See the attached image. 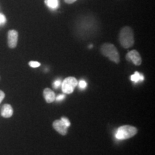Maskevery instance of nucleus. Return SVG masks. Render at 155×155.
<instances>
[{
  "instance_id": "14",
  "label": "nucleus",
  "mask_w": 155,
  "mask_h": 155,
  "mask_svg": "<svg viewBox=\"0 0 155 155\" xmlns=\"http://www.w3.org/2000/svg\"><path fill=\"white\" fill-rule=\"evenodd\" d=\"M61 121L63 122L64 124H65V125L67 126L68 127H69L70 126H71V122H70V121H69V119H68V118H66V117H64V116H63V117L61 118Z\"/></svg>"
},
{
  "instance_id": "4",
  "label": "nucleus",
  "mask_w": 155,
  "mask_h": 155,
  "mask_svg": "<svg viewBox=\"0 0 155 155\" xmlns=\"http://www.w3.org/2000/svg\"><path fill=\"white\" fill-rule=\"evenodd\" d=\"M78 85V81L75 77L69 76L64 79L62 82V91L64 94H71L74 91L75 87Z\"/></svg>"
},
{
  "instance_id": "8",
  "label": "nucleus",
  "mask_w": 155,
  "mask_h": 155,
  "mask_svg": "<svg viewBox=\"0 0 155 155\" xmlns=\"http://www.w3.org/2000/svg\"><path fill=\"white\" fill-rule=\"evenodd\" d=\"M43 96L45 101L48 104H51L55 100V94L50 88H46L43 91Z\"/></svg>"
},
{
  "instance_id": "7",
  "label": "nucleus",
  "mask_w": 155,
  "mask_h": 155,
  "mask_svg": "<svg viewBox=\"0 0 155 155\" xmlns=\"http://www.w3.org/2000/svg\"><path fill=\"white\" fill-rule=\"evenodd\" d=\"M53 127L56 131H58L60 134L65 136L68 133V127L61 119L55 120L53 123Z\"/></svg>"
},
{
  "instance_id": "2",
  "label": "nucleus",
  "mask_w": 155,
  "mask_h": 155,
  "mask_svg": "<svg viewBox=\"0 0 155 155\" xmlns=\"http://www.w3.org/2000/svg\"><path fill=\"white\" fill-rule=\"evenodd\" d=\"M137 129L130 125H124L119 127L115 133V137L118 140H125L134 137L137 134Z\"/></svg>"
},
{
  "instance_id": "12",
  "label": "nucleus",
  "mask_w": 155,
  "mask_h": 155,
  "mask_svg": "<svg viewBox=\"0 0 155 155\" xmlns=\"http://www.w3.org/2000/svg\"><path fill=\"white\" fill-rule=\"evenodd\" d=\"M78 86L81 89H85L87 87V83L85 81L81 80L78 82Z\"/></svg>"
},
{
  "instance_id": "20",
  "label": "nucleus",
  "mask_w": 155,
  "mask_h": 155,
  "mask_svg": "<svg viewBox=\"0 0 155 155\" xmlns=\"http://www.w3.org/2000/svg\"><path fill=\"white\" fill-rule=\"evenodd\" d=\"M0 80H1V77H0Z\"/></svg>"
},
{
  "instance_id": "5",
  "label": "nucleus",
  "mask_w": 155,
  "mask_h": 155,
  "mask_svg": "<svg viewBox=\"0 0 155 155\" xmlns=\"http://www.w3.org/2000/svg\"><path fill=\"white\" fill-rule=\"evenodd\" d=\"M7 43L9 48H15L17 47V42H18V32L15 30H11L7 34Z\"/></svg>"
},
{
  "instance_id": "9",
  "label": "nucleus",
  "mask_w": 155,
  "mask_h": 155,
  "mask_svg": "<svg viewBox=\"0 0 155 155\" xmlns=\"http://www.w3.org/2000/svg\"><path fill=\"white\" fill-rule=\"evenodd\" d=\"M1 115L4 118H10L13 115V108L10 104H5L2 108Z\"/></svg>"
},
{
  "instance_id": "10",
  "label": "nucleus",
  "mask_w": 155,
  "mask_h": 155,
  "mask_svg": "<svg viewBox=\"0 0 155 155\" xmlns=\"http://www.w3.org/2000/svg\"><path fill=\"white\" fill-rule=\"evenodd\" d=\"M45 3L48 7L52 9H55L58 7V0H45Z\"/></svg>"
},
{
  "instance_id": "11",
  "label": "nucleus",
  "mask_w": 155,
  "mask_h": 155,
  "mask_svg": "<svg viewBox=\"0 0 155 155\" xmlns=\"http://www.w3.org/2000/svg\"><path fill=\"white\" fill-rule=\"evenodd\" d=\"M144 79V76L137 71H136L133 75H131V81H132L134 83H138L139 81H143Z\"/></svg>"
},
{
  "instance_id": "3",
  "label": "nucleus",
  "mask_w": 155,
  "mask_h": 155,
  "mask_svg": "<svg viewBox=\"0 0 155 155\" xmlns=\"http://www.w3.org/2000/svg\"><path fill=\"white\" fill-rule=\"evenodd\" d=\"M101 52L111 61H113L115 63H119L120 62L119 52L114 45L111 43H104L101 48Z\"/></svg>"
},
{
  "instance_id": "18",
  "label": "nucleus",
  "mask_w": 155,
  "mask_h": 155,
  "mask_svg": "<svg viewBox=\"0 0 155 155\" xmlns=\"http://www.w3.org/2000/svg\"><path fill=\"white\" fill-rule=\"evenodd\" d=\"M5 93H4L2 91L0 90V104H1L4 98H5Z\"/></svg>"
},
{
  "instance_id": "6",
  "label": "nucleus",
  "mask_w": 155,
  "mask_h": 155,
  "mask_svg": "<svg viewBox=\"0 0 155 155\" xmlns=\"http://www.w3.org/2000/svg\"><path fill=\"white\" fill-rule=\"evenodd\" d=\"M126 58H127L128 61L132 62L135 65H140L141 64V55H139V52L135 50L129 51V53L127 54Z\"/></svg>"
},
{
  "instance_id": "1",
  "label": "nucleus",
  "mask_w": 155,
  "mask_h": 155,
  "mask_svg": "<svg viewBox=\"0 0 155 155\" xmlns=\"http://www.w3.org/2000/svg\"><path fill=\"white\" fill-rule=\"evenodd\" d=\"M121 45L124 48L132 47L134 44V37L132 29L129 27H124L120 31L119 37Z\"/></svg>"
},
{
  "instance_id": "17",
  "label": "nucleus",
  "mask_w": 155,
  "mask_h": 155,
  "mask_svg": "<svg viewBox=\"0 0 155 155\" xmlns=\"http://www.w3.org/2000/svg\"><path fill=\"white\" fill-rule=\"evenodd\" d=\"M65 96L64 94H61V95H59L57 98H55L56 101H63L64 98H65Z\"/></svg>"
},
{
  "instance_id": "15",
  "label": "nucleus",
  "mask_w": 155,
  "mask_h": 155,
  "mask_svg": "<svg viewBox=\"0 0 155 155\" xmlns=\"http://www.w3.org/2000/svg\"><path fill=\"white\" fill-rule=\"evenodd\" d=\"M61 84H62V81H61V80H60V79H58V80H56L55 81H54V83H53V86H54V88H59V87L61 86Z\"/></svg>"
},
{
  "instance_id": "13",
  "label": "nucleus",
  "mask_w": 155,
  "mask_h": 155,
  "mask_svg": "<svg viewBox=\"0 0 155 155\" xmlns=\"http://www.w3.org/2000/svg\"><path fill=\"white\" fill-rule=\"evenodd\" d=\"M29 65L32 68H38L40 66V63L37 61H30L29 63Z\"/></svg>"
},
{
  "instance_id": "16",
  "label": "nucleus",
  "mask_w": 155,
  "mask_h": 155,
  "mask_svg": "<svg viewBox=\"0 0 155 155\" xmlns=\"http://www.w3.org/2000/svg\"><path fill=\"white\" fill-rule=\"evenodd\" d=\"M6 21H7V19H6L5 15L2 14V13H0V25H2L5 24Z\"/></svg>"
},
{
  "instance_id": "19",
  "label": "nucleus",
  "mask_w": 155,
  "mask_h": 155,
  "mask_svg": "<svg viewBox=\"0 0 155 155\" xmlns=\"http://www.w3.org/2000/svg\"><path fill=\"white\" fill-rule=\"evenodd\" d=\"M76 1V0H65V2L68 4H72L73 2H75Z\"/></svg>"
}]
</instances>
